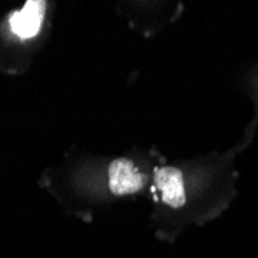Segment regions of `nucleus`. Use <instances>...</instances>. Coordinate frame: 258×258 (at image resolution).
Segmentation results:
<instances>
[{
	"label": "nucleus",
	"instance_id": "f257e3e1",
	"mask_svg": "<svg viewBox=\"0 0 258 258\" xmlns=\"http://www.w3.org/2000/svg\"><path fill=\"white\" fill-rule=\"evenodd\" d=\"M146 184V176L127 158L114 159L108 167V187L114 195H132Z\"/></svg>",
	"mask_w": 258,
	"mask_h": 258
},
{
	"label": "nucleus",
	"instance_id": "f03ea898",
	"mask_svg": "<svg viewBox=\"0 0 258 258\" xmlns=\"http://www.w3.org/2000/svg\"><path fill=\"white\" fill-rule=\"evenodd\" d=\"M155 184L159 190L161 201L170 209H181L185 204L187 195L184 187V175L179 169L166 166L155 169Z\"/></svg>",
	"mask_w": 258,
	"mask_h": 258
},
{
	"label": "nucleus",
	"instance_id": "7ed1b4c3",
	"mask_svg": "<svg viewBox=\"0 0 258 258\" xmlns=\"http://www.w3.org/2000/svg\"><path fill=\"white\" fill-rule=\"evenodd\" d=\"M45 14V2H27L20 11L13 13L10 17V25L16 36L20 39H31L34 37L42 25Z\"/></svg>",
	"mask_w": 258,
	"mask_h": 258
}]
</instances>
